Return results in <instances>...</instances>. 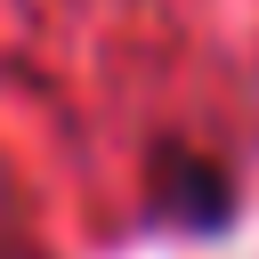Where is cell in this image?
Masks as SVG:
<instances>
[{"label": "cell", "mask_w": 259, "mask_h": 259, "mask_svg": "<svg viewBox=\"0 0 259 259\" xmlns=\"http://www.w3.org/2000/svg\"><path fill=\"white\" fill-rule=\"evenodd\" d=\"M162 210H170V219H202V227H219V219H227V178H219L210 162L170 154V162H162Z\"/></svg>", "instance_id": "cell-1"}]
</instances>
